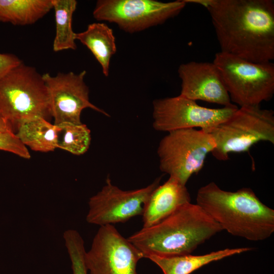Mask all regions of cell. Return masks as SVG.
I'll use <instances>...</instances> for the list:
<instances>
[{
	"mask_svg": "<svg viewBox=\"0 0 274 274\" xmlns=\"http://www.w3.org/2000/svg\"><path fill=\"white\" fill-rule=\"evenodd\" d=\"M209 12L221 52L254 63L274 59L273 0H185Z\"/></svg>",
	"mask_w": 274,
	"mask_h": 274,
	"instance_id": "6da1fadb",
	"label": "cell"
},
{
	"mask_svg": "<svg viewBox=\"0 0 274 274\" xmlns=\"http://www.w3.org/2000/svg\"><path fill=\"white\" fill-rule=\"evenodd\" d=\"M223 230L200 206L185 203L158 223L143 227L127 239L144 258L191 254L197 247Z\"/></svg>",
	"mask_w": 274,
	"mask_h": 274,
	"instance_id": "7a4b0ae2",
	"label": "cell"
},
{
	"mask_svg": "<svg viewBox=\"0 0 274 274\" xmlns=\"http://www.w3.org/2000/svg\"><path fill=\"white\" fill-rule=\"evenodd\" d=\"M196 204L232 235L260 241L274 232V210L251 188L228 191L211 182L198 189Z\"/></svg>",
	"mask_w": 274,
	"mask_h": 274,
	"instance_id": "3957f363",
	"label": "cell"
},
{
	"mask_svg": "<svg viewBox=\"0 0 274 274\" xmlns=\"http://www.w3.org/2000/svg\"><path fill=\"white\" fill-rule=\"evenodd\" d=\"M0 112L14 132L26 121L51 117L47 88L35 67L22 62L0 78Z\"/></svg>",
	"mask_w": 274,
	"mask_h": 274,
	"instance_id": "277c9868",
	"label": "cell"
},
{
	"mask_svg": "<svg viewBox=\"0 0 274 274\" xmlns=\"http://www.w3.org/2000/svg\"><path fill=\"white\" fill-rule=\"evenodd\" d=\"M209 133L216 143L211 153L226 161L230 153L248 151L259 142L274 144V112L260 106L240 107Z\"/></svg>",
	"mask_w": 274,
	"mask_h": 274,
	"instance_id": "5b68a950",
	"label": "cell"
},
{
	"mask_svg": "<svg viewBox=\"0 0 274 274\" xmlns=\"http://www.w3.org/2000/svg\"><path fill=\"white\" fill-rule=\"evenodd\" d=\"M231 101L240 107L260 106L274 94V64L254 63L220 51L213 62Z\"/></svg>",
	"mask_w": 274,
	"mask_h": 274,
	"instance_id": "8992f818",
	"label": "cell"
},
{
	"mask_svg": "<svg viewBox=\"0 0 274 274\" xmlns=\"http://www.w3.org/2000/svg\"><path fill=\"white\" fill-rule=\"evenodd\" d=\"M215 147L212 135L201 129L168 132L157 149L160 169L186 185L191 176L202 169L207 155Z\"/></svg>",
	"mask_w": 274,
	"mask_h": 274,
	"instance_id": "52a82bcc",
	"label": "cell"
},
{
	"mask_svg": "<svg viewBox=\"0 0 274 274\" xmlns=\"http://www.w3.org/2000/svg\"><path fill=\"white\" fill-rule=\"evenodd\" d=\"M186 4L185 0H99L93 15L98 21L115 23L123 31L133 33L163 23L178 15Z\"/></svg>",
	"mask_w": 274,
	"mask_h": 274,
	"instance_id": "ba28073f",
	"label": "cell"
},
{
	"mask_svg": "<svg viewBox=\"0 0 274 274\" xmlns=\"http://www.w3.org/2000/svg\"><path fill=\"white\" fill-rule=\"evenodd\" d=\"M237 109L234 104L221 108H206L181 95L157 99L153 101V126L156 130L168 132L199 127L209 133Z\"/></svg>",
	"mask_w": 274,
	"mask_h": 274,
	"instance_id": "9c48e42d",
	"label": "cell"
},
{
	"mask_svg": "<svg viewBox=\"0 0 274 274\" xmlns=\"http://www.w3.org/2000/svg\"><path fill=\"white\" fill-rule=\"evenodd\" d=\"M160 180V177L146 187L125 191L113 185L108 177L101 190L89 199L87 222L101 226L123 223L142 215L145 203Z\"/></svg>",
	"mask_w": 274,
	"mask_h": 274,
	"instance_id": "30bf717a",
	"label": "cell"
},
{
	"mask_svg": "<svg viewBox=\"0 0 274 274\" xmlns=\"http://www.w3.org/2000/svg\"><path fill=\"white\" fill-rule=\"evenodd\" d=\"M142 253L125 238L113 225L99 227L85 261L90 274H138Z\"/></svg>",
	"mask_w": 274,
	"mask_h": 274,
	"instance_id": "8fae6325",
	"label": "cell"
},
{
	"mask_svg": "<svg viewBox=\"0 0 274 274\" xmlns=\"http://www.w3.org/2000/svg\"><path fill=\"white\" fill-rule=\"evenodd\" d=\"M86 74V72L83 71L78 74L60 73L55 76L48 73L42 75L49 93L51 115L54 124L82 123L81 114L86 108L109 116L90 101L89 88L84 81Z\"/></svg>",
	"mask_w": 274,
	"mask_h": 274,
	"instance_id": "7c38bea8",
	"label": "cell"
},
{
	"mask_svg": "<svg viewBox=\"0 0 274 274\" xmlns=\"http://www.w3.org/2000/svg\"><path fill=\"white\" fill-rule=\"evenodd\" d=\"M181 80V95L190 99L226 107L231 105L221 74L213 62L190 61L178 70Z\"/></svg>",
	"mask_w": 274,
	"mask_h": 274,
	"instance_id": "4fadbf2b",
	"label": "cell"
},
{
	"mask_svg": "<svg viewBox=\"0 0 274 274\" xmlns=\"http://www.w3.org/2000/svg\"><path fill=\"white\" fill-rule=\"evenodd\" d=\"M191 202L186 186L169 177L151 193L142 214L143 227L153 226L170 215L181 206Z\"/></svg>",
	"mask_w": 274,
	"mask_h": 274,
	"instance_id": "5bb4252c",
	"label": "cell"
},
{
	"mask_svg": "<svg viewBox=\"0 0 274 274\" xmlns=\"http://www.w3.org/2000/svg\"><path fill=\"white\" fill-rule=\"evenodd\" d=\"M252 250V248H226L202 255L191 254L160 257L149 256L147 258L157 264L164 274H190L212 262Z\"/></svg>",
	"mask_w": 274,
	"mask_h": 274,
	"instance_id": "9a60e30c",
	"label": "cell"
},
{
	"mask_svg": "<svg viewBox=\"0 0 274 274\" xmlns=\"http://www.w3.org/2000/svg\"><path fill=\"white\" fill-rule=\"evenodd\" d=\"M76 37L92 52L103 74L108 77L111 58L117 51L113 30L105 23L95 22L89 24L85 30L76 33Z\"/></svg>",
	"mask_w": 274,
	"mask_h": 274,
	"instance_id": "2e32d148",
	"label": "cell"
},
{
	"mask_svg": "<svg viewBox=\"0 0 274 274\" xmlns=\"http://www.w3.org/2000/svg\"><path fill=\"white\" fill-rule=\"evenodd\" d=\"M60 126L38 117L20 124L16 135L26 147L42 152L53 151L58 148Z\"/></svg>",
	"mask_w": 274,
	"mask_h": 274,
	"instance_id": "e0dca14e",
	"label": "cell"
},
{
	"mask_svg": "<svg viewBox=\"0 0 274 274\" xmlns=\"http://www.w3.org/2000/svg\"><path fill=\"white\" fill-rule=\"evenodd\" d=\"M52 9V0H0V21L14 25H29Z\"/></svg>",
	"mask_w": 274,
	"mask_h": 274,
	"instance_id": "ac0fdd59",
	"label": "cell"
},
{
	"mask_svg": "<svg viewBox=\"0 0 274 274\" xmlns=\"http://www.w3.org/2000/svg\"><path fill=\"white\" fill-rule=\"evenodd\" d=\"M55 12L56 35L53 49L55 52L65 50H75L77 45L76 33L72 27L73 15L76 11L77 2L75 0H52Z\"/></svg>",
	"mask_w": 274,
	"mask_h": 274,
	"instance_id": "d6986e66",
	"label": "cell"
},
{
	"mask_svg": "<svg viewBox=\"0 0 274 274\" xmlns=\"http://www.w3.org/2000/svg\"><path fill=\"white\" fill-rule=\"evenodd\" d=\"M61 128L58 148L76 155L84 154L89 149L90 130L85 124L65 123L59 125Z\"/></svg>",
	"mask_w": 274,
	"mask_h": 274,
	"instance_id": "ffe728a7",
	"label": "cell"
},
{
	"mask_svg": "<svg viewBox=\"0 0 274 274\" xmlns=\"http://www.w3.org/2000/svg\"><path fill=\"white\" fill-rule=\"evenodd\" d=\"M63 237L71 260L73 274H87L86 251L82 236L76 230L69 229L64 232Z\"/></svg>",
	"mask_w": 274,
	"mask_h": 274,
	"instance_id": "44dd1931",
	"label": "cell"
},
{
	"mask_svg": "<svg viewBox=\"0 0 274 274\" xmlns=\"http://www.w3.org/2000/svg\"><path fill=\"white\" fill-rule=\"evenodd\" d=\"M0 150L13 153L24 159H29L30 154L15 133L0 131Z\"/></svg>",
	"mask_w": 274,
	"mask_h": 274,
	"instance_id": "7402d4cb",
	"label": "cell"
},
{
	"mask_svg": "<svg viewBox=\"0 0 274 274\" xmlns=\"http://www.w3.org/2000/svg\"><path fill=\"white\" fill-rule=\"evenodd\" d=\"M22 62L14 54L0 53V78Z\"/></svg>",
	"mask_w": 274,
	"mask_h": 274,
	"instance_id": "603a6c76",
	"label": "cell"
},
{
	"mask_svg": "<svg viewBox=\"0 0 274 274\" xmlns=\"http://www.w3.org/2000/svg\"><path fill=\"white\" fill-rule=\"evenodd\" d=\"M0 131L2 132H14V130L8 122V121L3 116L0 112ZM15 133V132H14Z\"/></svg>",
	"mask_w": 274,
	"mask_h": 274,
	"instance_id": "cb8c5ba5",
	"label": "cell"
}]
</instances>
